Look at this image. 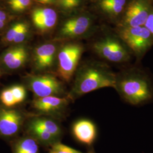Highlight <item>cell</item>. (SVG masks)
Listing matches in <instances>:
<instances>
[{"mask_svg":"<svg viewBox=\"0 0 153 153\" xmlns=\"http://www.w3.org/2000/svg\"><path fill=\"white\" fill-rule=\"evenodd\" d=\"M73 133L78 141L90 146L95 141L97 131L95 124L88 119H81L73 126Z\"/></svg>","mask_w":153,"mask_h":153,"instance_id":"cell-11","label":"cell"},{"mask_svg":"<svg viewBox=\"0 0 153 153\" xmlns=\"http://www.w3.org/2000/svg\"><path fill=\"white\" fill-rule=\"evenodd\" d=\"M57 19L56 11L49 7L38 8L33 11V25L39 30L44 31L53 27Z\"/></svg>","mask_w":153,"mask_h":153,"instance_id":"cell-13","label":"cell"},{"mask_svg":"<svg viewBox=\"0 0 153 153\" xmlns=\"http://www.w3.org/2000/svg\"><path fill=\"white\" fill-rule=\"evenodd\" d=\"M26 82L28 88L36 98L59 96L64 93L62 84L52 75L29 76L27 77Z\"/></svg>","mask_w":153,"mask_h":153,"instance_id":"cell-6","label":"cell"},{"mask_svg":"<svg viewBox=\"0 0 153 153\" xmlns=\"http://www.w3.org/2000/svg\"><path fill=\"white\" fill-rule=\"evenodd\" d=\"M68 103V99L57 96L36 98L33 102V107L39 112L46 114L55 113L63 109Z\"/></svg>","mask_w":153,"mask_h":153,"instance_id":"cell-12","label":"cell"},{"mask_svg":"<svg viewBox=\"0 0 153 153\" xmlns=\"http://www.w3.org/2000/svg\"><path fill=\"white\" fill-rule=\"evenodd\" d=\"M28 124L37 127L44 131L48 132L56 138L59 137L61 134L60 126L55 121L47 118H33V120L30 121Z\"/></svg>","mask_w":153,"mask_h":153,"instance_id":"cell-16","label":"cell"},{"mask_svg":"<svg viewBox=\"0 0 153 153\" xmlns=\"http://www.w3.org/2000/svg\"><path fill=\"white\" fill-rule=\"evenodd\" d=\"M126 1V0H99V5L105 13L116 17L124 11Z\"/></svg>","mask_w":153,"mask_h":153,"instance_id":"cell-15","label":"cell"},{"mask_svg":"<svg viewBox=\"0 0 153 153\" xmlns=\"http://www.w3.org/2000/svg\"><path fill=\"white\" fill-rule=\"evenodd\" d=\"M90 24L91 21L89 18L78 16L66 22L61 29V33L66 36H79L87 31Z\"/></svg>","mask_w":153,"mask_h":153,"instance_id":"cell-14","label":"cell"},{"mask_svg":"<svg viewBox=\"0 0 153 153\" xmlns=\"http://www.w3.org/2000/svg\"><path fill=\"white\" fill-rule=\"evenodd\" d=\"M120 39L138 58L147 52L153 44V36L144 26L121 28Z\"/></svg>","mask_w":153,"mask_h":153,"instance_id":"cell-3","label":"cell"},{"mask_svg":"<svg viewBox=\"0 0 153 153\" xmlns=\"http://www.w3.org/2000/svg\"><path fill=\"white\" fill-rule=\"evenodd\" d=\"M56 153V152H54V151H53V150H52V151H51V152H50V153Z\"/></svg>","mask_w":153,"mask_h":153,"instance_id":"cell-30","label":"cell"},{"mask_svg":"<svg viewBox=\"0 0 153 153\" xmlns=\"http://www.w3.org/2000/svg\"><path fill=\"white\" fill-rule=\"evenodd\" d=\"M5 25V22L0 21V29H1V28H2L4 27Z\"/></svg>","mask_w":153,"mask_h":153,"instance_id":"cell-29","label":"cell"},{"mask_svg":"<svg viewBox=\"0 0 153 153\" xmlns=\"http://www.w3.org/2000/svg\"><path fill=\"white\" fill-rule=\"evenodd\" d=\"M14 153H39L38 143L33 138H23L16 144Z\"/></svg>","mask_w":153,"mask_h":153,"instance_id":"cell-17","label":"cell"},{"mask_svg":"<svg viewBox=\"0 0 153 153\" xmlns=\"http://www.w3.org/2000/svg\"><path fill=\"white\" fill-rule=\"evenodd\" d=\"M7 4L11 10L22 11L26 10L31 4V0H8Z\"/></svg>","mask_w":153,"mask_h":153,"instance_id":"cell-21","label":"cell"},{"mask_svg":"<svg viewBox=\"0 0 153 153\" xmlns=\"http://www.w3.org/2000/svg\"><path fill=\"white\" fill-rule=\"evenodd\" d=\"M116 76L106 66L98 64L86 66L77 73L70 97L75 99L100 88H114Z\"/></svg>","mask_w":153,"mask_h":153,"instance_id":"cell-2","label":"cell"},{"mask_svg":"<svg viewBox=\"0 0 153 153\" xmlns=\"http://www.w3.org/2000/svg\"><path fill=\"white\" fill-rule=\"evenodd\" d=\"M151 11L148 0H133L124 11L120 27L143 26Z\"/></svg>","mask_w":153,"mask_h":153,"instance_id":"cell-7","label":"cell"},{"mask_svg":"<svg viewBox=\"0 0 153 153\" xmlns=\"http://www.w3.org/2000/svg\"><path fill=\"white\" fill-rule=\"evenodd\" d=\"M93 48L100 57L112 62L124 63L131 59V51L121 40L106 38L96 42Z\"/></svg>","mask_w":153,"mask_h":153,"instance_id":"cell-4","label":"cell"},{"mask_svg":"<svg viewBox=\"0 0 153 153\" xmlns=\"http://www.w3.org/2000/svg\"><path fill=\"white\" fill-rule=\"evenodd\" d=\"M24 23H18L13 26L6 33L4 38V40L6 43H13L16 36L17 33L22 27Z\"/></svg>","mask_w":153,"mask_h":153,"instance_id":"cell-22","label":"cell"},{"mask_svg":"<svg viewBox=\"0 0 153 153\" xmlns=\"http://www.w3.org/2000/svg\"><path fill=\"white\" fill-rule=\"evenodd\" d=\"M143 26L148 29L153 36V10L150 11Z\"/></svg>","mask_w":153,"mask_h":153,"instance_id":"cell-26","label":"cell"},{"mask_svg":"<svg viewBox=\"0 0 153 153\" xmlns=\"http://www.w3.org/2000/svg\"><path fill=\"white\" fill-rule=\"evenodd\" d=\"M52 150L57 153H83L59 142L55 143L53 145Z\"/></svg>","mask_w":153,"mask_h":153,"instance_id":"cell-23","label":"cell"},{"mask_svg":"<svg viewBox=\"0 0 153 153\" xmlns=\"http://www.w3.org/2000/svg\"><path fill=\"white\" fill-rule=\"evenodd\" d=\"M0 100L2 104L7 108L12 107L16 105L10 88H6L2 91L0 94Z\"/></svg>","mask_w":153,"mask_h":153,"instance_id":"cell-19","label":"cell"},{"mask_svg":"<svg viewBox=\"0 0 153 153\" xmlns=\"http://www.w3.org/2000/svg\"><path fill=\"white\" fill-rule=\"evenodd\" d=\"M56 53L54 44L47 43L37 47L33 55V65L39 71H43L53 65Z\"/></svg>","mask_w":153,"mask_h":153,"instance_id":"cell-9","label":"cell"},{"mask_svg":"<svg viewBox=\"0 0 153 153\" xmlns=\"http://www.w3.org/2000/svg\"><path fill=\"white\" fill-rule=\"evenodd\" d=\"M28 32V26L27 25L24 23L22 27L20 29V30L17 33L16 38L14 39L13 42L16 44H19L23 42L25 39L26 38Z\"/></svg>","mask_w":153,"mask_h":153,"instance_id":"cell-24","label":"cell"},{"mask_svg":"<svg viewBox=\"0 0 153 153\" xmlns=\"http://www.w3.org/2000/svg\"><path fill=\"white\" fill-rule=\"evenodd\" d=\"M22 114L15 109H0V135L6 137L16 135L23 123Z\"/></svg>","mask_w":153,"mask_h":153,"instance_id":"cell-8","label":"cell"},{"mask_svg":"<svg viewBox=\"0 0 153 153\" xmlns=\"http://www.w3.org/2000/svg\"><path fill=\"white\" fill-rule=\"evenodd\" d=\"M28 129L29 132L36 139L44 143H51L53 142L56 138L55 136L50 134L48 132L44 131L41 129L34 126L28 125Z\"/></svg>","mask_w":153,"mask_h":153,"instance_id":"cell-18","label":"cell"},{"mask_svg":"<svg viewBox=\"0 0 153 153\" xmlns=\"http://www.w3.org/2000/svg\"><path fill=\"white\" fill-rule=\"evenodd\" d=\"M7 16L6 14L5 13L0 10V21L5 22L7 19Z\"/></svg>","mask_w":153,"mask_h":153,"instance_id":"cell-27","label":"cell"},{"mask_svg":"<svg viewBox=\"0 0 153 153\" xmlns=\"http://www.w3.org/2000/svg\"><path fill=\"white\" fill-rule=\"evenodd\" d=\"M114 88L128 104L141 105L153 99V84L143 71L131 69L116 74Z\"/></svg>","mask_w":153,"mask_h":153,"instance_id":"cell-1","label":"cell"},{"mask_svg":"<svg viewBox=\"0 0 153 153\" xmlns=\"http://www.w3.org/2000/svg\"><path fill=\"white\" fill-rule=\"evenodd\" d=\"M10 88L11 92L16 100V104L23 102L26 98V90L22 85H14Z\"/></svg>","mask_w":153,"mask_h":153,"instance_id":"cell-20","label":"cell"},{"mask_svg":"<svg viewBox=\"0 0 153 153\" xmlns=\"http://www.w3.org/2000/svg\"><path fill=\"white\" fill-rule=\"evenodd\" d=\"M83 48L78 44L64 45L58 54L57 74L65 82H69L76 70Z\"/></svg>","mask_w":153,"mask_h":153,"instance_id":"cell-5","label":"cell"},{"mask_svg":"<svg viewBox=\"0 0 153 153\" xmlns=\"http://www.w3.org/2000/svg\"><path fill=\"white\" fill-rule=\"evenodd\" d=\"M38 1L42 3H43V4H48V3L51 2L52 0H38Z\"/></svg>","mask_w":153,"mask_h":153,"instance_id":"cell-28","label":"cell"},{"mask_svg":"<svg viewBox=\"0 0 153 153\" xmlns=\"http://www.w3.org/2000/svg\"><path fill=\"white\" fill-rule=\"evenodd\" d=\"M27 49L25 46L16 45L6 50L2 56V64L9 70H16L27 60Z\"/></svg>","mask_w":153,"mask_h":153,"instance_id":"cell-10","label":"cell"},{"mask_svg":"<svg viewBox=\"0 0 153 153\" xmlns=\"http://www.w3.org/2000/svg\"><path fill=\"white\" fill-rule=\"evenodd\" d=\"M0 76H1V73H0Z\"/></svg>","mask_w":153,"mask_h":153,"instance_id":"cell-32","label":"cell"},{"mask_svg":"<svg viewBox=\"0 0 153 153\" xmlns=\"http://www.w3.org/2000/svg\"><path fill=\"white\" fill-rule=\"evenodd\" d=\"M88 153H94L93 152H89Z\"/></svg>","mask_w":153,"mask_h":153,"instance_id":"cell-31","label":"cell"},{"mask_svg":"<svg viewBox=\"0 0 153 153\" xmlns=\"http://www.w3.org/2000/svg\"><path fill=\"white\" fill-rule=\"evenodd\" d=\"M60 4L66 9H72L79 4V0H59Z\"/></svg>","mask_w":153,"mask_h":153,"instance_id":"cell-25","label":"cell"}]
</instances>
